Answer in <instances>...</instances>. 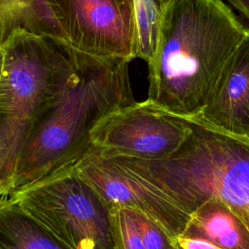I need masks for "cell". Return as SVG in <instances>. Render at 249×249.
Listing matches in <instances>:
<instances>
[{
	"instance_id": "cell-1",
	"label": "cell",
	"mask_w": 249,
	"mask_h": 249,
	"mask_svg": "<svg viewBox=\"0 0 249 249\" xmlns=\"http://www.w3.org/2000/svg\"><path fill=\"white\" fill-rule=\"evenodd\" d=\"M248 31L223 0H170L147 63V99L176 117L196 118Z\"/></svg>"
},
{
	"instance_id": "cell-2",
	"label": "cell",
	"mask_w": 249,
	"mask_h": 249,
	"mask_svg": "<svg viewBox=\"0 0 249 249\" xmlns=\"http://www.w3.org/2000/svg\"><path fill=\"white\" fill-rule=\"evenodd\" d=\"M64 46L67 66L19 152L11 193L75 165L90 150L95 125L135 101L129 62L90 57Z\"/></svg>"
},
{
	"instance_id": "cell-3",
	"label": "cell",
	"mask_w": 249,
	"mask_h": 249,
	"mask_svg": "<svg viewBox=\"0 0 249 249\" xmlns=\"http://www.w3.org/2000/svg\"><path fill=\"white\" fill-rule=\"evenodd\" d=\"M191 132L180 150L162 160L114 157L190 214L204 200H223L249 228V140L185 119Z\"/></svg>"
},
{
	"instance_id": "cell-4",
	"label": "cell",
	"mask_w": 249,
	"mask_h": 249,
	"mask_svg": "<svg viewBox=\"0 0 249 249\" xmlns=\"http://www.w3.org/2000/svg\"><path fill=\"white\" fill-rule=\"evenodd\" d=\"M0 79V199L8 197L19 152L53 95L68 63L62 42L24 30L2 46Z\"/></svg>"
},
{
	"instance_id": "cell-5",
	"label": "cell",
	"mask_w": 249,
	"mask_h": 249,
	"mask_svg": "<svg viewBox=\"0 0 249 249\" xmlns=\"http://www.w3.org/2000/svg\"><path fill=\"white\" fill-rule=\"evenodd\" d=\"M9 196L70 249H116L112 210L75 165Z\"/></svg>"
},
{
	"instance_id": "cell-6",
	"label": "cell",
	"mask_w": 249,
	"mask_h": 249,
	"mask_svg": "<svg viewBox=\"0 0 249 249\" xmlns=\"http://www.w3.org/2000/svg\"><path fill=\"white\" fill-rule=\"evenodd\" d=\"M191 132L185 119L146 99L119 107L92 129L90 150L103 157L162 160L172 157Z\"/></svg>"
},
{
	"instance_id": "cell-7",
	"label": "cell",
	"mask_w": 249,
	"mask_h": 249,
	"mask_svg": "<svg viewBox=\"0 0 249 249\" xmlns=\"http://www.w3.org/2000/svg\"><path fill=\"white\" fill-rule=\"evenodd\" d=\"M65 44L90 57L137 58L133 0H47Z\"/></svg>"
},
{
	"instance_id": "cell-8",
	"label": "cell",
	"mask_w": 249,
	"mask_h": 249,
	"mask_svg": "<svg viewBox=\"0 0 249 249\" xmlns=\"http://www.w3.org/2000/svg\"><path fill=\"white\" fill-rule=\"evenodd\" d=\"M75 167L110 208L120 206L137 211L158 224L174 240L186 231L191 214L114 158L103 157L89 150Z\"/></svg>"
},
{
	"instance_id": "cell-9",
	"label": "cell",
	"mask_w": 249,
	"mask_h": 249,
	"mask_svg": "<svg viewBox=\"0 0 249 249\" xmlns=\"http://www.w3.org/2000/svg\"><path fill=\"white\" fill-rule=\"evenodd\" d=\"M190 120L249 140V31L226 64L203 109Z\"/></svg>"
},
{
	"instance_id": "cell-10",
	"label": "cell",
	"mask_w": 249,
	"mask_h": 249,
	"mask_svg": "<svg viewBox=\"0 0 249 249\" xmlns=\"http://www.w3.org/2000/svg\"><path fill=\"white\" fill-rule=\"evenodd\" d=\"M184 234L204 238L222 249H249V228L231 206L215 197L192 211Z\"/></svg>"
},
{
	"instance_id": "cell-11",
	"label": "cell",
	"mask_w": 249,
	"mask_h": 249,
	"mask_svg": "<svg viewBox=\"0 0 249 249\" xmlns=\"http://www.w3.org/2000/svg\"><path fill=\"white\" fill-rule=\"evenodd\" d=\"M0 249H70L10 196L0 199Z\"/></svg>"
},
{
	"instance_id": "cell-12",
	"label": "cell",
	"mask_w": 249,
	"mask_h": 249,
	"mask_svg": "<svg viewBox=\"0 0 249 249\" xmlns=\"http://www.w3.org/2000/svg\"><path fill=\"white\" fill-rule=\"evenodd\" d=\"M137 29V58L152 59L159 39L162 6L156 0H133Z\"/></svg>"
},
{
	"instance_id": "cell-13",
	"label": "cell",
	"mask_w": 249,
	"mask_h": 249,
	"mask_svg": "<svg viewBox=\"0 0 249 249\" xmlns=\"http://www.w3.org/2000/svg\"><path fill=\"white\" fill-rule=\"evenodd\" d=\"M34 0H0V48L16 31H30Z\"/></svg>"
},
{
	"instance_id": "cell-14",
	"label": "cell",
	"mask_w": 249,
	"mask_h": 249,
	"mask_svg": "<svg viewBox=\"0 0 249 249\" xmlns=\"http://www.w3.org/2000/svg\"><path fill=\"white\" fill-rule=\"evenodd\" d=\"M116 249H146L136 219V211L126 207H112Z\"/></svg>"
},
{
	"instance_id": "cell-15",
	"label": "cell",
	"mask_w": 249,
	"mask_h": 249,
	"mask_svg": "<svg viewBox=\"0 0 249 249\" xmlns=\"http://www.w3.org/2000/svg\"><path fill=\"white\" fill-rule=\"evenodd\" d=\"M136 219L146 249H178L175 240L154 221L137 211Z\"/></svg>"
},
{
	"instance_id": "cell-16",
	"label": "cell",
	"mask_w": 249,
	"mask_h": 249,
	"mask_svg": "<svg viewBox=\"0 0 249 249\" xmlns=\"http://www.w3.org/2000/svg\"><path fill=\"white\" fill-rule=\"evenodd\" d=\"M175 243L178 249H222L209 240L186 234L176 238Z\"/></svg>"
},
{
	"instance_id": "cell-17",
	"label": "cell",
	"mask_w": 249,
	"mask_h": 249,
	"mask_svg": "<svg viewBox=\"0 0 249 249\" xmlns=\"http://www.w3.org/2000/svg\"><path fill=\"white\" fill-rule=\"evenodd\" d=\"M233 7L249 23V0H223Z\"/></svg>"
},
{
	"instance_id": "cell-18",
	"label": "cell",
	"mask_w": 249,
	"mask_h": 249,
	"mask_svg": "<svg viewBox=\"0 0 249 249\" xmlns=\"http://www.w3.org/2000/svg\"><path fill=\"white\" fill-rule=\"evenodd\" d=\"M3 62H4V53L2 48H0V79L2 75V69H3Z\"/></svg>"
},
{
	"instance_id": "cell-19",
	"label": "cell",
	"mask_w": 249,
	"mask_h": 249,
	"mask_svg": "<svg viewBox=\"0 0 249 249\" xmlns=\"http://www.w3.org/2000/svg\"><path fill=\"white\" fill-rule=\"evenodd\" d=\"M160 5H161V6H164L165 4H167L170 0H156Z\"/></svg>"
}]
</instances>
